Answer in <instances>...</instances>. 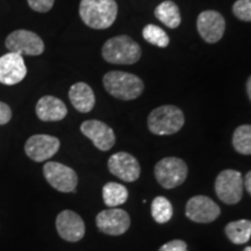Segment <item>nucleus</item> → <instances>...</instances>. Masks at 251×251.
Here are the masks:
<instances>
[{
  "label": "nucleus",
  "instance_id": "1",
  "mask_svg": "<svg viewBox=\"0 0 251 251\" xmlns=\"http://www.w3.org/2000/svg\"><path fill=\"white\" fill-rule=\"evenodd\" d=\"M79 15L83 23L93 29H107L118 15L115 0H81Z\"/></svg>",
  "mask_w": 251,
  "mask_h": 251
},
{
  "label": "nucleus",
  "instance_id": "2",
  "mask_svg": "<svg viewBox=\"0 0 251 251\" xmlns=\"http://www.w3.org/2000/svg\"><path fill=\"white\" fill-rule=\"evenodd\" d=\"M103 86L114 98L133 100L139 98L144 90V84L136 75L124 71H109L103 76Z\"/></svg>",
  "mask_w": 251,
  "mask_h": 251
},
{
  "label": "nucleus",
  "instance_id": "3",
  "mask_svg": "<svg viewBox=\"0 0 251 251\" xmlns=\"http://www.w3.org/2000/svg\"><path fill=\"white\" fill-rule=\"evenodd\" d=\"M102 57L111 64L129 65L141 58L142 51L139 43L131 37L120 35L107 40L102 46Z\"/></svg>",
  "mask_w": 251,
  "mask_h": 251
},
{
  "label": "nucleus",
  "instance_id": "4",
  "mask_svg": "<svg viewBox=\"0 0 251 251\" xmlns=\"http://www.w3.org/2000/svg\"><path fill=\"white\" fill-rule=\"evenodd\" d=\"M184 124V113L172 105L159 106L148 117V128L155 135L176 134L183 128Z\"/></svg>",
  "mask_w": 251,
  "mask_h": 251
},
{
  "label": "nucleus",
  "instance_id": "5",
  "mask_svg": "<svg viewBox=\"0 0 251 251\" xmlns=\"http://www.w3.org/2000/svg\"><path fill=\"white\" fill-rule=\"evenodd\" d=\"M187 174L186 163L178 157H165L155 166L156 179L166 190H171L183 184Z\"/></svg>",
  "mask_w": 251,
  "mask_h": 251
},
{
  "label": "nucleus",
  "instance_id": "6",
  "mask_svg": "<svg viewBox=\"0 0 251 251\" xmlns=\"http://www.w3.org/2000/svg\"><path fill=\"white\" fill-rule=\"evenodd\" d=\"M244 180L242 174L236 170H224L220 172L215 180L216 196L227 205L240 202L243 196Z\"/></svg>",
  "mask_w": 251,
  "mask_h": 251
},
{
  "label": "nucleus",
  "instance_id": "7",
  "mask_svg": "<svg viewBox=\"0 0 251 251\" xmlns=\"http://www.w3.org/2000/svg\"><path fill=\"white\" fill-rule=\"evenodd\" d=\"M6 48L8 51L20 55L39 56L45 51V43L34 31L19 29L6 37Z\"/></svg>",
  "mask_w": 251,
  "mask_h": 251
},
{
  "label": "nucleus",
  "instance_id": "8",
  "mask_svg": "<svg viewBox=\"0 0 251 251\" xmlns=\"http://www.w3.org/2000/svg\"><path fill=\"white\" fill-rule=\"evenodd\" d=\"M46 179L59 192H75L78 184V177L75 170L58 162H48L43 166Z\"/></svg>",
  "mask_w": 251,
  "mask_h": 251
},
{
  "label": "nucleus",
  "instance_id": "9",
  "mask_svg": "<svg viewBox=\"0 0 251 251\" xmlns=\"http://www.w3.org/2000/svg\"><path fill=\"white\" fill-rule=\"evenodd\" d=\"M97 227L101 233L119 236L125 234L130 227V218L128 213L120 208L105 209L97 215Z\"/></svg>",
  "mask_w": 251,
  "mask_h": 251
},
{
  "label": "nucleus",
  "instance_id": "10",
  "mask_svg": "<svg viewBox=\"0 0 251 251\" xmlns=\"http://www.w3.org/2000/svg\"><path fill=\"white\" fill-rule=\"evenodd\" d=\"M61 142L57 137L50 135H34L25 144V152L34 162H45L58 151Z\"/></svg>",
  "mask_w": 251,
  "mask_h": 251
},
{
  "label": "nucleus",
  "instance_id": "11",
  "mask_svg": "<svg viewBox=\"0 0 251 251\" xmlns=\"http://www.w3.org/2000/svg\"><path fill=\"white\" fill-rule=\"evenodd\" d=\"M108 170L119 179L133 183L139 179L141 175L140 163L128 152H117L108 159Z\"/></svg>",
  "mask_w": 251,
  "mask_h": 251
},
{
  "label": "nucleus",
  "instance_id": "12",
  "mask_svg": "<svg viewBox=\"0 0 251 251\" xmlns=\"http://www.w3.org/2000/svg\"><path fill=\"white\" fill-rule=\"evenodd\" d=\"M186 216L197 224H209L220 216L221 209L211 198L196 196L186 203Z\"/></svg>",
  "mask_w": 251,
  "mask_h": 251
},
{
  "label": "nucleus",
  "instance_id": "13",
  "mask_svg": "<svg viewBox=\"0 0 251 251\" xmlns=\"http://www.w3.org/2000/svg\"><path fill=\"white\" fill-rule=\"evenodd\" d=\"M197 28L200 36L207 43H216L222 39L226 29V21L219 12L203 11L197 20Z\"/></svg>",
  "mask_w": 251,
  "mask_h": 251
},
{
  "label": "nucleus",
  "instance_id": "14",
  "mask_svg": "<svg viewBox=\"0 0 251 251\" xmlns=\"http://www.w3.org/2000/svg\"><path fill=\"white\" fill-rule=\"evenodd\" d=\"M80 131L92 141L96 148L101 151H108L115 144L114 130L105 122L99 120H87L80 126Z\"/></svg>",
  "mask_w": 251,
  "mask_h": 251
},
{
  "label": "nucleus",
  "instance_id": "15",
  "mask_svg": "<svg viewBox=\"0 0 251 251\" xmlns=\"http://www.w3.org/2000/svg\"><path fill=\"white\" fill-rule=\"evenodd\" d=\"M27 67L23 55L8 51L0 57V83L4 85H15L24 80Z\"/></svg>",
  "mask_w": 251,
  "mask_h": 251
},
{
  "label": "nucleus",
  "instance_id": "16",
  "mask_svg": "<svg viewBox=\"0 0 251 251\" xmlns=\"http://www.w3.org/2000/svg\"><path fill=\"white\" fill-rule=\"evenodd\" d=\"M56 229L59 236L68 242H78L85 235L83 219L72 211H63L56 219Z\"/></svg>",
  "mask_w": 251,
  "mask_h": 251
},
{
  "label": "nucleus",
  "instance_id": "17",
  "mask_svg": "<svg viewBox=\"0 0 251 251\" xmlns=\"http://www.w3.org/2000/svg\"><path fill=\"white\" fill-rule=\"evenodd\" d=\"M67 114L65 103L56 97L45 96L36 103V115L42 121H61Z\"/></svg>",
  "mask_w": 251,
  "mask_h": 251
},
{
  "label": "nucleus",
  "instance_id": "18",
  "mask_svg": "<svg viewBox=\"0 0 251 251\" xmlns=\"http://www.w3.org/2000/svg\"><path fill=\"white\" fill-rule=\"evenodd\" d=\"M69 98L75 108L80 113H89L96 105L93 90L86 83L79 81L74 84L69 91Z\"/></svg>",
  "mask_w": 251,
  "mask_h": 251
},
{
  "label": "nucleus",
  "instance_id": "19",
  "mask_svg": "<svg viewBox=\"0 0 251 251\" xmlns=\"http://www.w3.org/2000/svg\"><path fill=\"white\" fill-rule=\"evenodd\" d=\"M156 18L169 28H177L181 23L179 7L171 0H165L155 9Z\"/></svg>",
  "mask_w": 251,
  "mask_h": 251
},
{
  "label": "nucleus",
  "instance_id": "20",
  "mask_svg": "<svg viewBox=\"0 0 251 251\" xmlns=\"http://www.w3.org/2000/svg\"><path fill=\"white\" fill-rule=\"evenodd\" d=\"M225 233L230 242L234 244H244L251 237V221L250 220H238L229 222L226 226Z\"/></svg>",
  "mask_w": 251,
  "mask_h": 251
},
{
  "label": "nucleus",
  "instance_id": "21",
  "mask_svg": "<svg viewBox=\"0 0 251 251\" xmlns=\"http://www.w3.org/2000/svg\"><path fill=\"white\" fill-rule=\"evenodd\" d=\"M102 199L105 205L111 208L118 207L127 201L128 191L124 185L111 181L102 187Z\"/></svg>",
  "mask_w": 251,
  "mask_h": 251
},
{
  "label": "nucleus",
  "instance_id": "22",
  "mask_svg": "<svg viewBox=\"0 0 251 251\" xmlns=\"http://www.w3.org/2000/svg\"><path fill=\"white\" fill-rule=\"evenodd\" d=\"M151 215L157 224H166L174 215L171 202L165 197H156L151 202Z\"/></svg>",
  "mask_w": 251,
  "mask_h": 251
},
{
  "label": "nucleus",
  "instance_id": "23",
  "mask_svg": "<svg viewBox=\"0 0 251 251\" xmlns=\"http://www.w3.org/2000/svg\"><path fill=\"white\" fill-rule=\"evenodd\" d=\"M233 146L237 152L251 155V125L240 126L235 129Z\"/></svg>",
  "mask_w": 251,
  "mask_h": 251
},
{
  "label": "nucleus",
  "instance_id": "24",
  "mask_svg": "<svg viewBox=\"0 0 251 251\" xmlns=\"http://www.w3.org/2000/svg\"><path fill=\"white\" fill-rule=\"evenodd\" d=\"M142 35L147 42L151 43V45L159 47V48H165L170 42L168 34L162 29L161 27L156 26V25H147L143 28Z\"/></svg>",
  "mask_w": 251,
  "mask_h": 251
},
{
  "label": "nucleus",
  "instance_id": "25",
  "mask_svg": "<svg viewBox=\"0 0 251 251\" xmlns=\"http://www.w3.org/2000/svg\"><path fill=\"white\" fill-rule=\"evenodd\" d=\"M233 13L240 20L251 23V0H237L233 6Z\"/></svg>",
  "mask_w": 251,
  "mask_h": 251
},
{
  "label": "nucleus",
  "instance_id": "26",
  "mask_svg": "<svg viewBox=\"0 0 251 251\" xmlns=\"http://www.w3.org/2000/svg\"><path fill=\"white\" fill-rule=\"evenodd\" d=\"M27 1L33 11L46 13V12H49L52 8L55 0H27Z\"/></svg>",
  "mask_w": 251,
  "mask_h": 251
},
{
  "label": "nucleus",
  "instance_id": "27",
  "mask_svg": "<svg viewBox=\"0 0 251 251\" xmlns=\"http://www.w3.org/2000/svg\"><path fill=\"white\" fill-rule=\"evenodd\" d=\"M158 251H188L187 244L181 240H174L165 243L159 248Z\"/></svg>",
  "mask_w": 251,
  "mask_h": 251
},
{
  "label": "nucleus",
  "instance_id": "28",
  "mask_svg": "<svg viewBox=\"0 0 251 251\" xmlns=\"http://www.w3.org/2000/svg\"><path fill=\"white\" fill-rule=\"evenodd\" d=\"M12 119V109L7 103L0 101V125H6Z\"/></svg>",
  "mask_w": 251,
  "mask_h": 251
},
{
  "label": "nucleus",
  "instance_id": "29",
  "mask_svg": "<svg viewBox=\"0 0 251 251\" xmlns=\"http://www.w3.org/2000/svg\"><path fill=\"white\" fill-rule=\"evenodd\" d=\"M244 186H246L247 192L251 196V171H249L244 178Z\"/></svg>",
  "mask_w": 251,
  "mask_h": 251
},
{
  "label": "nucleus",
  "instance_id": "30",
  "mask_svg": "<svg viewBox=\"0 0 251 251\" xmlns=\"http://www.w3.org/2000/svg\"><path fill=\"white\" fill-rule=\"evenodd\" d=\"M247 92H248V96H249V98L251 100V76L249 77V79L247 81Z\"/></svg>",
  "mask_w": 251,
  "mask_h": 251
},
{
  "label": "nucleus",
  "instance_id": "31",
  "mask_svg": "<svg viewBox=\"0 0 251 251\" xmlns=\"http://www.w3.org/2000/svg\"><path fill=\"white\" fill-rule=\"evenodd\" d=\"M243 251H251V247H247L246 249H244Z\"/></svg>",
  "mask_w": 251,
  "mask_h": 251
}]
</instances>
